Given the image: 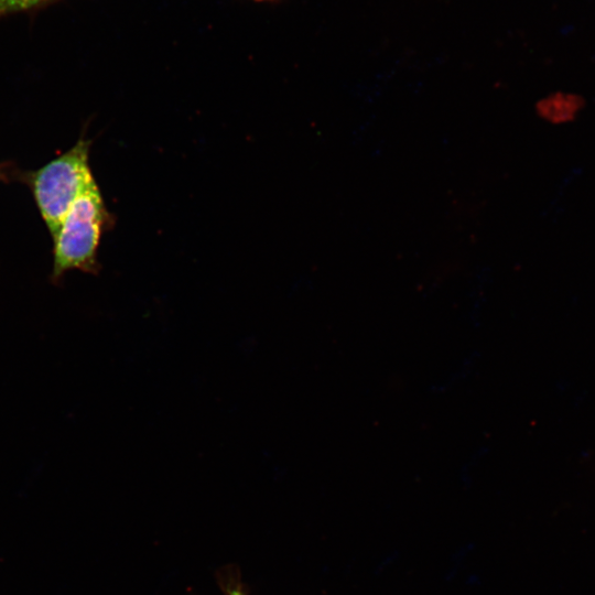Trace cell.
<instances>
[{"instance_id": "1", "label": "cell", "mask_w": 595, "mask_h": 595, "mask_svg": "<svg viewBox=\"0 0 595 595\" xmlns=\"http://www.w3.org/2000/svg\"><path fill=\"white\" fill-rule=\"evenodd\" d=\"M110 218L94 180L74 202L53 239L52 283H61L72 270L99 272L98 246Z\"/></svg>"}, {"instance_id": "3", "label": "cell", "mask_w": 595, "mask_h": 595, "mask_svg": "<svg viewBox=\"0 0 595 595\" xmlns=\"http://www.w3.org/2000/svg\"><path fill=\"white\" fill-rule=\"evenodd\" d=\"M585 106L582 96L572 93H553L536 105L538 116L553 125L573 121Z\"/></svg>"}, {"instance_id": "5", "label": "cell", "mask_w": 595, "mask_h": 595, "mask_svg": "<svg viewBox=\"0 0 595 595\" xmlns=\"http://www.w3.org/2000/svg\"><path fill=\"white\" fill-rule=\"evenodd\" d=\"M8 171L4 169L3 164H0V180H7Z\"/></svg>"}, {"instance_id": "2", "label": "cell", "mask_w": 595, "mask_h": 595, "mask_svg": "<svg viewBox=\"0 0 595 595\" xmlns=\"http://www.w3.org/2000/svg\"><path fill=\"white\" fill-rule=\"evenodd\" d=\"M90 141L80 138L69 150L28 176L39 212L52 239L83 191L95 180L89 166Z\"/></svg>"}, {"instance_id": "4", "label": "cell", "mask_w": 595, "mask_h": 595, "mask_svg": "<svg viewBox=\"0 0 595 595\" xmlns=\"http://www.w3.org/2000/svg\"><path fill=\"white\" fill-rule=\"evenodd\" d=\"M54 0H0V17L29 11Z\"/></svg>"}, {"instance_id": "6", "label": "cell", "mask_w": 595, "mask_h": 595, "mask_svg": "<svg viewBox=\"0 0 595 595\" xmlns=\"http://www.w3.org/2000/svg\"><path fill=\"white\" fill-rule=\"evenodd\" d=\"M228 595H245V594L242 593V591H241L239 587H238V588L235 587V588H231V589L229 591V594H228Z\"/></svg>"}]
</instances>
